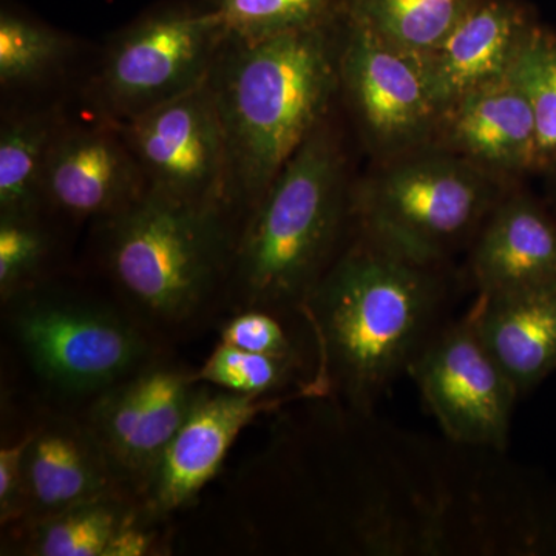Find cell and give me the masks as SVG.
<instances>
[{
    "label": "cell",
    "instance_id": "21",
    "mask_svg": "<svg viewBox=\"0 0 556 556\" xmlns=\"http://www.w3.org/2000/svg\"><path fill=\"white\" fill-rule=\"evenodd\" d=\"M131 514L115 497L30 522V551L40 556H104Z\"/></svg>",
    "mask_w": 556,
    "mask_h": 556
},
{
    "label": "cell",
    "instance_id": "8",
    "mask_svg": "<svg viewBox=\"0 0 556 556\" xmlns=\"http://www.w3.org/2000/svg\"><path fill=\"white\" fill-rule=\"evenodd\" d=\"M407 376L450 442L484 452L507 447L521 396L485 346L471 309L441 324L413 358Z\"/></svg>",
    "mask_w": 556,
    "mask_h": 556
},
{
    "label": "cell",
    "instance_id": "11",
    "mask_svg": "<svg viewBox=\"0 0 556 556\" xmlns=\"http://www.w3.org/2000/svg\"><path fill=\"white\" fill-rule=\"evenodd\" d=\"M146 190L144 175L113 124L60 126L43 169V203L68 217L104 222Z\"/></svg>",
    "mask_w": 556,
    "mask_h": 556
},
{
    "label": "cell",
    "instance_id": "22",
    "mask_svg": "<svg viewBox=\"0 0 556 556\" xmlns=\"http://www.w3.org/2000/svg\"><path fill=\"white\" fill-rule=\"evenodd\" d=\"M72 54L67 36L3 11L0 16V84L3 89L35 86L60 72Z\"/></svg>",
    "mask_w": 556,
    "mask_h": 556
},
{
    "label": "cell",
    "instance_id": "2",
    "mask_svg": "<svg viewBox=\"0 0 556 556\" xmlns=\"http://www.w3.org/2000/svg\"><path fill=\"white\" fill-rule=\"evenodd\" d=\"M338 20L260 40H225L208 83L228 141L230 203L254 208L328 119L339 93Z\"/></svg>",
    "mask_w": 556,
    "mask_h": 556
},
{
    "label": "cell",
    "instance_id": "14",
    "mask_svg": "<svg viewBox=\"0 0 556 556\" xmlns=\"http://www.w3.org/2000/svg\"><path fill=\"white\" fill-rule=\"evenodd\" d=\"M536 25L518 0H471L452 31L420 60L439 113L467 91L507 76Z\"/></svg>",
    "mask_w": 556,
    "mask_h": 556
},
{
    "label": "cell",
    "instance_id": "24",
    "mask_svg": "<svg viewBox=\"0 0 556 556\" xmlns=\"http://www.w3.org/2000/svg\"><path fill=\"white\" fill-rule=\"evenodd\" d=\"M295 365L294 358L251 353L222 342L193 379L232 393L270 396L291 382Z\"/></svg>",
    "mask_w": 556,
    "mask_h": 556
},
{
    "label": "cell",
    "instance_id": "9",
    "mask_svg": "<svg viewBox=\"0 0 556 556\" xmlns=\"http://www.w3.org/2000/svg\"><path fill=\"white\" fill-rule=\"evenodd\" d=\"M339 91L380 161L427 148L439 109L419 58L339 16Z\"/></svg>",
    "mask_w": 556,
    "mask_h": 556
},
{
    "label": "cell",
    "instance_id": "27",
    "mask_svg": "<svg viewBox=\"0 0 556 556\" xmlns=\"http://www.w3.org/2000/svg\"><path fill=\"white\" fill-rule=\"evenodd\" d=\"M30 434L0 450V518L2 525L25 518L24 456Z\"/></svg>",
    "mask_w": 556,
    "mask_h": 556
},
{
    "label": "cell",
    "instance_id": "29",
    "mask_svg": "<svg viewBox=\"0 0 556 556\" xmlns=\"http://www.w3.org/2000/svg\"><path fill=\"white\" fill-rule=\"evenodd\" d=\"M548 174H552V177H554V189H555V197H556V164L554 167H552L551 170H548Z\"/></svg>",
    "mask_w": 556,
    "mask_h": 556
},
{
    "label": "cell",
    "instance_id": "12",
    "mask_svg": "<svg viewBox=\"0 0 556 556\" xmlns=\"http://www.w3.org/2000/svg\"><path fill=\"white\" fill-rule=\"evenodd\" d=\"M292 397L255 396L226 390L217 394L199 393L142 486L149 514L166 517L188 504L217 475L241 431L262 413Z\"/></svg>",
    "mask_w": 556,
    "mask_h": 556
},
{
    "label": "cell",
    "instance_id": "26",
    "mask_svg": "<svg viewBox=\"0 0 556 556\" xmlns=\"http://www.w3.org/2000/svg\"><path fill=\"white\" fill-rule=\"evenodd\" d=\"M223 342L251 353L298 361L291 338L278 321L276 313L269 311L243 309L240 316L226 325Z\"/></svg>",
    "mask_w": 556,
    "mask_h": 556
},
{
    "label": "cell",
    "instance_id": "13",
    "mask_svg": "<svg viewBox=\"0 0 556 556\" xmlns=\"http://www.w3.org/2000/svg\"><path fill=\"white\" fill-rule=\"evenodd\" d=\"M431 146L506 181L535 172V118L525 90L508 73L467 91L439 113Z\"/></svg>",
    "mask_w": 556,
    "mask_h": 556
},
{
    "label": "cell",
    "instance_id": "15",
    "mask_svg": "<svg viewBox=\"0 0 556 556\" xmlns=\"http://www.w3.org/2000/svg\"><path fill=\"white\" fill-rule=\"evenodd\" d=\"M468 278L478 295L556 285V212L510 189L470 244Z\"/></svg>",
    "mask_w": 556,
    "mask_h": 556
},
{
    "label": "cell",
    "instance_id": "10",
    "mask_svg": "<svg viewBox=\"0 0 556 556\" xmlns=\"http://www.w3.org/2000/svg\"><path fill=\"white\" fill-rule=\"evenodd\" d=\"M113 126L137 160L148 189L185 203L229 206L228 141L208 79Z\"/></svg>",
    "mask_w": 556,
    "mask_h": 556
},
{
    "label": "cell",
    "instance_id": "19",
    "mask_svg": "<svg viewBox=\"0 0 556 556\" xmlns=\"http://www.w3.org/2000/svg\"><path fill=\"white\" fill-rule=\"evenodd\" d=\"M60 129L51 112L13 116L0 131V215L38 217L47 155Z\"/></svg>",
    "mask_w": 556,
    "mask_h": 556
},
{
    "label": "cell",
    "instance_id": "28",
    "mask_svg": "<svg viewBox=\"0 0 556 556\" xmlns=\"http://www.w3.org/2000/svg\"><path fill=\"white\" fill-rule=\"evenodd\" d=\"M152 535L134 525V519L121 527L119 532L110 541L104 556L148 555Z\"/></svg>",
    "mask_w": 556,
    "mask_h": 556
},
{
    "label": "cell",
    "instance_id": "5",
    "mask_svg": "<svg viewBox=\"0 0 556 556\" xmlns=\"http://www.w3.org/2000/svg\"><path fill=\"white\" fill-rule=\"evenodd\" d=\"M508 181L437 146L380 161L351 188V218L409 257L445 265L470 247Z\"/></svg>",
    "mask_w": 556,
    "mask_h": 556
},
{
    "label": "cell",
    "instance_id": "7",
    "mask_svg": "<svg viewBox=\"0 0 556 556\" xmlns=\"http://www.w3.org/2000/svg\"><path fill=\"white\" fill-rule=\"evenodd\" d=\"M211 10L175 9L138 21L105 50L90 104L118 124L206 83L225 43Z\"/></svg>",
    "mask_w": 556,
    "mask_h": 556
},
{
    "label": "cell",
    "instance_id": "3",
    "mask_svg": "<svg viewBox=\"0 0 556 556\" xmlns=\"http://www.w3.org/2000/svg\"><path fill=\"white\" fill-rule=\"evenodd\" d=\"M345 159L328 119L287 161L233 251L243 309L302 311L351 218Z\"/></svg>",
    "mask_w": 556,
    "mask_h": 556
},
{
    "label": "cell",
    "instance_id": "17",
    "mask_svg": "<svg viewBox=\"0 0 556 556\" xmlns=\"http://www.w3.org/2000/svg\"><path fill=\"white\" fill-rule=\"evenodd\" d=\"M485 346L526 397L556 371L555 287L478 295L470 306Z\"/></svg>",
    "mask_w": 556,
    "mask_h": 556
},
{
    "label": "cell",
    "instance_id": "23",
    "mask_svg": "<svg viewBox=\"0 0 556 556\" xmlns=\"http://www.w3.org/2000/svg\"><path fill=\"white\" fill-rule=\"evenodd\" d=\"M510 75L525 90L535 118V172H548L556 164V33L538 24Z\"/></svg>",
    "mask_w": 556,
    "mask_h": 556
},
{
    "label": "cell",
    "instance_id": "18",
    "mask_svg": "<svg viewBox=\"0 0 556 556\" xmlns=\"http://www.w3.org/2000/svg\"><path fill=\"white\" fill-rule=\"evenodd\" d=\"M471 0H340L339 16L422 60L452 31Z\"/></svg>",
    "mask_w": 556,
    "mask_h": 556
},
{
    "label": "cell",
    "instance_id": "25",
    "mask_svg": "<svg viewBox=\"0 0 556 556\" xmlns=\"http://www.w3.org/2000/svg\"><path fill=\"white\" fill-rule=\"evenodd\" d=\"M50 252L38 217L0 215V291L11 299L31 288Z\"/></svg>",
    "mask_w": 556,
    "mask_h": 556
},
{
    "label": "cell",
    "instance_id": "6",
    "mask_svg": "<svg viewBox=\"0 0 556 556\" xmlns=\"http://www.w3.org/2000/svg\"><path fill=\"white\" fill-rule=\"evenodd\" d=\"M11 299V327L28 364L62 394H101L148 361L141 332L112 309L33 288Z\"/></svg>",
    "mask_w": 556,
    "mask_h": 556
},
{
    "label": "cell",
    "instance_id": "20",
    "mask_svg": "<svg viewBox=\"0 0 556 556\" xmlns=\"http://www.w3.org/2000/svg\"><path fill=\"white\" fill-rule=\"evenodd\" d=\"M340 0H208L226 40L260 42L338 20Z\"/></svg>",
    "mask_w": 556,
    "mask_h": 556
},
{
    "label": "cell",
    "instance_id": "16",
    "mask_svg": "<svg viewBox=\"0 0 556 556\" xmlns=\"http://www.w3.org/2000/svg\"><path fill=\"white\" fill-rule=\"evenodd\" d=\"M24 477L28 522L115 497L119 479L90 428L65 420L30 434Z\"/></svg>",
    "mask_w": 556,
    "mask_h": 556
},
{
    "label": "cell",
    "instance_id": "4",
    "mask_svg": "<svg viewBox=\"0 0 556 556\" xmlns=\"http://www.w3.org/2000/svg\"><path fill=\"white\" fill-rule=\"evenodd\" d=\"M225 211L148 189L104 219L110 274L139 313L181 324L203 306L229 262Z\"/></svg>",
    "mask_w": 556,
    "mask_h": 556
},
{
    "label": "cell",
    "instance_id": "1",
    "mask_svg": "<svg viewBox=\"0 0 556 556\" xmlns=\"http://www.w3.org/2000/svg\"><path fill=\"white\" fill-rule=\"evenodd\" d=\"M445 265L422 262L364 230L340 249L303 305L318 350L317 390L369 409L441 327Z\"/></svg>",
    "mask_w": 556,
    "mask_h": 556
}]
</instances>
